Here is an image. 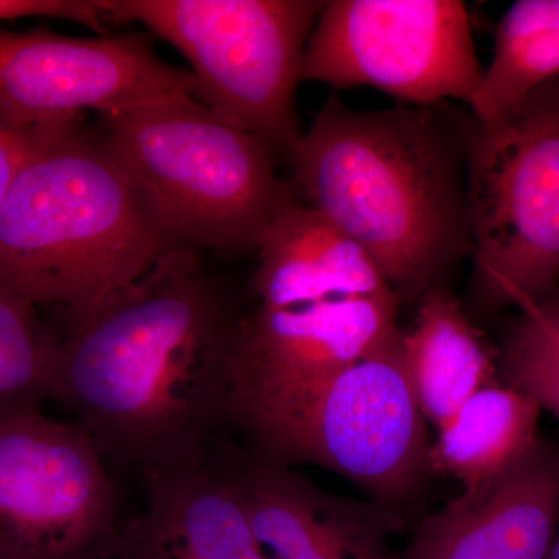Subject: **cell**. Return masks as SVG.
<instances>
[{"instance_id": "cell-17", "label": "cell", "mask_w": 559, "mask_h": 559, "mask_svg": "<svg viewBox=\"0 0 559 559\" xmlns=\"http://www.w3.org/2000/svg\"><path fill=\"white\" fill-rule=\"evenodd\" d=\"M540 412L535 401L503 382L479 390L439 429L429 448V471L463 487L495 476L540 439Z\"/></svg>"}, {"instance_id": "cell-8", "label": "cell", "mask_w": 559, "mask_h": 559, "mask_svg": "<svg viewBox=\"0 0 559 559\" xmlns=\"http://www.w3.org/2000/svg\"><path fill=\"white\" fill-rule=\"evenodd\" d=\"M110 468L76 419H0V559H112L127 514Z\"/></svg>"}, {"instance_id": "cell-19", "label": "cell", "mask_w": 559, "mask_h": 559, "mask_svg": "<svg viewBox=\"0 0 559 559\" xmlns=\"http://www.w3.org/2000/svg\"><path fill=\"white\" fill-rule=\"evenodd\" d=\"M58 352L39 308L0 285V419L53 399Z\"/></svg>"}, {"instance_id": "cell-2", "label": "cell", "mask_w": 559, "mask_h": 559, "mask_svg": "<svg viewBox=\"0 0 559 559\" xmlns=\"http://www.w3.org/2000/svg\"><path fill=\"white\" fill-rule=\"evenodd\" d=\"M437 106L359 110L330 95L289 162L296 193L366 250L400 300L443 285L473 253L457 110Z\"/></svg>"}, {"instance_id": "cell-10", "label": "cell", "mask_w": 559, "mask_h": 559, "mask_svg": "<svg viewBox=\"0 0 559 559\" xmlns=\"http://www.w3.org/2000/svg\"><path fill=\"white\" fill-rule=\"evenodd\" d=\"M197 98L190 70L157 57L148 36L72 38L0 28V127L28 131Z\"/></svg>"}, {"instance_id": "cell-15", "label": "cell", "mask_w": 559, "mask_h": 559, "mask_svg": "<svg viewBox=\"0 0 559 559\" xmlns=\"http://www.w3.org/2000/svg\"><path fill=\"white\" fill-rule=\"evenodd\" d=\"M257 253L253 289L264 307L341 290L374 293L392 288L366 250L297 194L272 221Z\"/></svg>"}, {"instance_id": "cell-22", "label": "cell", "mask_w": 559, "mask_h": 559, "mask_svg": "<svg viewBox=\"0 0 559 559\" xmlns=\"http://www.w3.org/2000/svg\"><path fill=\"white\" fill-rule=\"evenodd\" d=\"M62 127H66V124L28 131L9 130V128L0 127V205L5 200L11 183L20 173L22 165L47 139H50Z\"/></svg>"}, {"instance_id": "cell-6", "label": "cell", "mask_w": 559, "mask_h": 559, "mask_svg": "<svg viewBox=\"0 0 559 559\" xmlns=\"http://www.w3.org/2000/svg\"><path fill=\"white\" fill-rule=\"evenodd\" d=\"M480 311H518L559 285V76L506 117L457 112Z\"/></svg>"}, {"instance_id": "cell-18", "label": "cell", "mask_w": 559, "mask_h": 559, "mask_svg": "<svg viewBox=\"0 0 559 559\" xmlns=\"http://www.w3.org/2000/svg\"><path fill=\"white\" fill-rule=\"evenodd\" d=\"M559 76V0H520L496 28L495 51L468 103L479 123L506 117Z\"/></svg>"}, {"instance_id": "cell-11", "label": "cell", "mask_w": 559, "mask_h": 559, "mask_svg": "<svg viewBox=\"0 0 559 559\" xmlns=\"http://www.w3.org/2000/svg\"><path fill=\"white\" fill-rule=\"evenodd\" d=\"M393 289L341 290L242 316L235 356V419L300 395L366 358L399 331Z\"/></svg>"}, {"instance_id": "cell-16", "label": "cell", "mask_w": 559, "mask_h": 559, "mask_svg": "<svg viewBox=\"0 0 559 559\" xmlns=\"http://www.w3.org/2000/svg\"><path fill=\"white\" fill-rule=\"evenodd\" d=\"M403 349L415 401L437 429L479 390L502 382L498 353L444 285L419 297L414 329L403 333Z\"/></svg>"}, {"instance_id": "cell-1", "label": "cell", "mask_w": 559, "mask_h": 559, "mask_svg": "<svg viewBox=\"0 0 559 559\" xmlns=\"http://www.w3.org/2000/svg\"><path fill=\"white\" fill-rule=\"evenodd\" d=\"M242 316L194 249L68 319L53 400L75 414L110 466L140 480L229 441Z\"/></svg>"}, {"instance_id": "cell-12", "label": "cell", "mask_w": 559, "mask_h": 559, "mask_svg": "<svg viewBox=\"0 0 559 559\" xmlns=\"http://www.w3.org/2000/svg\"><path fill=\"white\" fill-rule=\"evenodd\" d=\"M558 530L559 447L539 439L423 518L401 559H547Z\"/></svg>"}, {"instance_id": "cell-5", "label": "cell", "mask_w": 559, "mask_h": 559, "mask_svg": "<svg viewBox=\"0 0 559 559\" xmlns=\"http://www.w3.org/2000/svg\"><path fill=\"white\" fill-rule=\"evenodd\" d=\"M106 22L140 24L187 58L197 97L293 160L304 139L297 87L318 0H98Z\"/></svg>"}, {"instance_id": "cell-7", "label": "cell", "mask_w": 559, "mask_h": 559, "mask_svg": "<svg viewBox=\"0 0 559 559\" xmlns=\"http://www.w3.org/2000/svg\"><path fill=\"white\" fill-rule=\"evenodd\" d=\"M235 430L261 457L333 471L393 511L417 495L429 473L428 430L407 378L401 330L322 384L242 412Z\"/></svg>"}, {"instance_id": "cell-4", "label": "cell", "mask_w": 559, "mask_h": 559, "mask_svg": "<svg viewBox=\"0 0 559 559\" xmlns=\"http://www.w3.org/2000/svg\"><path fill=\"white\" fill-rule=\"evenodd\" d=\"M119 151L180 245L221 252L259 249L296 197L259 139L197 98L103 114Z\"/></svg>"}, {"instance_id": "cell-13", "label": "cell", "mask_w": 559, "mask_h": 559, "mask_svg": "<svg viewBox=\"0 0 559 559\" xmlns=\"http://www.w3.org/2000/svg\"><path fill=\"white\" fill-rule=\"evenodd\" d=\"M231 441L197 462L142 479L143 502L127 516L112 559H263Z\"/></svg>"}, {"instance_id": "cell-20", "label": "cell", "mask_w": 559, "mask_h": 559, "mask_svg": "<svg viewBox=\"0 0 559 559\" xmlns=\"http://www.w3.org/2000/svg\"><path fill=\"white\" fill-rule=\"evenodd\" d=\"M500 380L559 419V285L522 308L498 349Z\"/></svg>"}, {"instance_id": "cell-14", "label": "cell", "mask_w": 559, "mask_h": 559, "mask_svg": "<svg viewBox=\"0 0 559 559\" xmlns=\"http://www.w3.org/2000/svg\"><path fill=\"white\" fill-rule=\"evenodd\" d=\"M238 476L263 559H393L396 511L320 488L290 466L240 450Z\"/></svg>"}, {"instance_id": "cell-3", "label": "cell", "mask_w": 559, "mask_h": 559, "mask_svg": "<svg viewBox=\"0 0 559 559\" xmlns=\"http://www.w3.org/2000/svg\"><path fill=\"white\" fill-rule=\"evenodd\" d=\"M180 245L105 132L73 121L22 165L0 205V285L68 319Z\"/></svg>"}, {"instance_id": "cell-9", "label": "cell", "mask_w": 559, "mask_h": 559, "mask_svg": "<svg viewBox=\"0 0 559 559\" xmlns=\"http://www.w3.org/2000/svg\"><path fill=\"white\" fill-rule=\"evenodd\" d=\"M484 69L459 0H330L308 39L301 81L370 86L399 105L468 106Z\"/></svg>"}, {"instance_id": "cell-23", "label": "cell", "mask_w": 559, "mask_h": 559, "mask_svg": "<svg viewBox=\"0 0 559 559\" xmlns=\"http://www.w3.org/2000/svg\"><path fill=\"white\" fill-rule=\"evenodd\" d=\"M547 559H559V530L557 538L554 540V546H551L549 557H547Z\"/></svg>"}, {"instance_id": "cell-21", "label": "cell", "mask_w": 559, "mask_h": 559, "mask_svg": "<svg viewBox=\"0 0 559 559\" xmlns=\"http://www.w3.org/2000/svg\"><path fill=\"white\" fill-rule=\"evenodd\" d=\"M24 17L76 22L98 33H105L108 24L98 0H0V21Z\"/></svg>"}]
</instances>
